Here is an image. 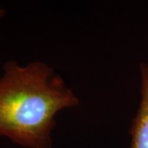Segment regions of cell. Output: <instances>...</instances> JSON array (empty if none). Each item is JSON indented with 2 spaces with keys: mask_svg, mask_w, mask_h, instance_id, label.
I'll list each match as a JSON object with an SVG mask.
<instances>
[{
  "mask_svg": "<svg viewBox=\"0 0 148 148\" xmlns=\"http://www.w3.org/2000/svg\"><path fill=\"white\" fill-rule=\"evenodd\" d=\"M79 103L46 63L7 61L0 76V137L25 148H51L57 114Z\"/></svg>",
  "mask_w": 148,
  "mask_h": 148,
  "instance_id": "6da1fadb",
  "label": "cell"
},
{
  "mask_svg": "<svg viewBox=\"0 0 148 148\" xmlns=\"http://www.w3.org/2000/svg\"><path fill=\"white\" fill-rule=\"evenodd\" d=\"M140 102L130 127V148H148V65L140 64Z\"/></svg>",
  "mask_w": 148,
  "mask_h": 148,
  "instance_id": "7a4b0ae2",
  "label": "cell"
},
{
  "mask_svg": "<svg viewBox=\"0 0 148 148\" xmlns=\"http://www.w3.org/2000/svg\"><path fill=\"white\" fill-rule=\"evenodd\" d=\"M3 13H4V11L3 10V9H1V8H0V16H2V15H3Z\"/></svg>",
  "mask_w": 148,
  "mask_h": 148,
  "instance_id": "3957f363",
  "label": "cell"
}]
</instances>
